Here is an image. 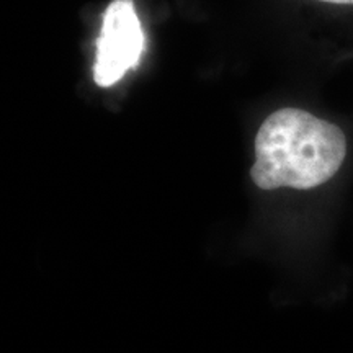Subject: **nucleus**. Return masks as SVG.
I'll return each instance as SVG.
<instances>
[{"label": "nucleus", "mask_w": 353, "mask_h": 353, "mask_svg": "<svg viewBox=\"0 0 353 353\" xmlns=\"http://www.w3.org/2000/svg\"><path fill=\"white\" fill-rule=\"evenodd\" d=\"M321 2L337 3V6H353V0H321Z\"/></svg>", "instance_id": "7ed1b4c3"}, {"label": "nucleus", "mask_w": 353, "mask_h": 353, "mask_svg": "<svg viewBox=\"0 0 353 353\" xmlns=\"http://www.w3.org/2000/svg\"><path fill=\"white\" fill-rule=\"evenodd\" d=\"M144 51V32L132 0H113L103 13L97 41L94 81L112 87L139 64Z\"/></svg>", "instance_id": "f03ea898"}, {"label": "nucleus", "mask_w": 353, "mask_h": 353, "mask_svg": "<svg viewBox=\"0 0 353 353\" xmlns=\"http://www.w3.org/2000/svg\"><path fill=\"white\" fill-rule=\"evenodd\" d=\"M347 156L337 125L298 108L272 113L255 138L250 179L260 190H311L329 182Z\"/></svg>", "instance_id": "f257e3e1"}]
</instances>
